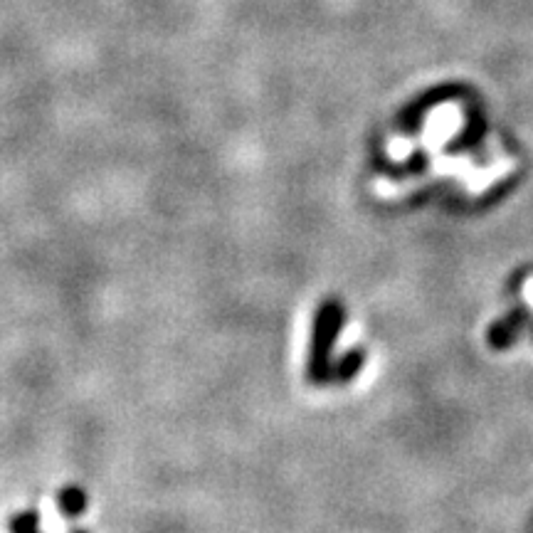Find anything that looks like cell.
I'll list each match as a JSON object with an SVG mask.
<instances>
[{
	"label": "cell",
	"mask_w": 533,
	"mask_h": 533,
	"mask_svg": "<svg viewBox=\"0 0 533 533\" xmlns=\"http://www.w3.org/2000/svg\"><path fill=\"white\" fill-rule=\"evenodd\" d=\"M524 299H526V304H529L531 309H533V277L526 279V284H524Z\"/></svg>",
	"instance_id": "7a4b0ae2"
},
{
	"label": "cell",
	"mask_w": 533,
	"mask_h": 533,
	"mask_svg": "<svg viewBox=\"0 0 533 533\" xmlns=\"http://www.w3.org/2000/svg\"><path fill=\"white\" fill-rule=\"evenodd\" d=\"M60 504L65 506V511L70 516H75L79 509H82V504H84V496L82 492H75V489H70V492L67 494H62V499H60Z\"/></svg>",
	"instance_id": "6da1fadb"
}]
</instances>
